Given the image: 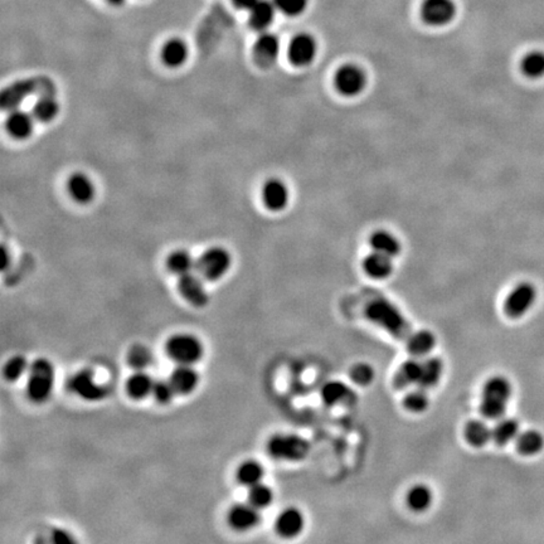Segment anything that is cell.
I'll use <instances>...</instances> for the list:
<instances>
[{
    "mask_svg": "<svg viewBox=\"0 0 544 544\" xmlns=\"http://www.w3.org/2000/svg\"><path fill=\"white\" fill-rule=\"evenodd\" d=\"M54 82L46 76H35L25 80L14 82L3 90L0 101L4 110H14L29 96L56 95Z\"/></svg>",
    "mask_w": 544,
    "mask_h": 544,
    "instance_id": "cell-1",
    "label": "cell"
},
{
    "mask_svg": "<svg viewBox=\"0 0 544 544\" xmlns=\"http://www.w3.org/2000/svg\"><path fill=\"white\" fill-rule=\"evenodd\" d=\"M365 315L372 323L387 330L391 336L397 339H406L411 336V328L408 321L391 301L386 299L371 301L365 309Z\"/></svg>",
    "mask_w": 544,
    "mask_h": 544,
    "instance_id": "cell-2",
    "label": "cell"
},
{
    "mask_svg": "<svg viewBox=\"0 0 544 544\" xmlns=\"http://www.w3.org/2000/svg\"><path fill=\"white\" fill-rule=\"evenodd\" d=\"M512 396L510 382L502 376L492 377L483 388L480 412L487 420H499L507 411Z\"/></svg>",
    "mask_w": 544,
    "mask_h": 544,
    "instance_id": "cell-3",
    "label": "cell"
},
{
    "mask_svg": "<svg viewBox=\"0 0 544 544\" xmlns=\"http://www.w3.org/2000/svg\"><path fill=\"white\" fill-rule=\"evenodd\" d=\"M56 372L52 363L46 358L35 359L29 367L27 394L33 402L42 403L49 398L54 386Z\"/></svg>",
    "mask_w": 544,
    "mask_h": 544,
    "instance_id": "cell-4",
    "label": "cell"
},
{
    "mask_svg": "<svg viewBox=\"0 0 544 544\" xmlns=\"http://www.w3.org/2000/svg\"><path fill=\"white\" fill-rule=\"evenodd\" d=\"M310 446L297 434H275L267 442V451L272 458L285 461H299L307 458Z\"/></svg>",
    "mask_w": 544,
    "mask_h": 544,
    "instance_id": "cell-5",
    "label": "cell"
},
{
    "mask_svg": "<svg viewBox=\"0 0 544 544\" xmlns=\"http://www.w3.org/2000/svg\"><path fill=\"white\" fill-rule=\"evenodd\" d=\"M231 255L222 247L206 249L196 261V270L201 278L217 281L226 275L231 267Z\"/></svg>",
    "mask_w": 544,
    "mask_h": 544,
    "instance_id": "cell-6",
    "label": "cell"
},
{
    "mask_svg": "<svg viewBox=\"0 0 544 544\" xmlns=\"http://www.w3.org/2000/svg\"><path fill=\"white\" fill-rule=\"evenodd\" d=\"M167 354L178 365H189L203 357V344L197 336L191 334H175L167 342Z\"/></svg>",
    "mask_w": 544,
    "mask_h": 544,
    "instance_id": "cell-7",
    "label": "cell"
},
{
    "mask_svg": "<svg viewBox=\"0 0 544 544\" xmlns=\"http://www.w3.org/2000/svg\"><path fill=\"white\" fill-rule=\"evenodd\" d=\"M67 387L72 394L78 396L80 398L90 402L104 400L107 396V389L102 384H100L93 373L88 371L77 372L71 377L67 383Z\"/></svg>",
    "mask_w": 544,
    "mask_h": 544,
    "instance_id": "cell-8",
    "label": "cell"
},
{
    "mask_svg": "<svg viewBox=\"0 0 544 544\" xmlns=\"http://www.w3.org/2000/svg\"><path fill=\"white\" fill-rule=\"evenodd\" d=\"M537 299V290L529 283H523L512 290L505 304L504 310L509 318H521L533 307Z\"/></svg>",
    "mask_w": 544,
    "mask_h": 544,
    "instance_id": "cell-9",
    "label": "cell"
},
{
    "mask_svg": "<svg viewBox=\"0 0 544 544\" xmlns=\"http://www.w3.org/2000/svg\"><path fill=\"white\" fill-rule=\"evenodd\" d=\"M420 12L425 23L441 27L455 18L456 4L454 0H423Z\"/></svg>",
    "mask_w": 544,
    "mask_h": 544,
    "instance_id": "cell-10",
    "label": "cell"
},
{
    "mask_svg": "<svg viewBox=\"0 0 544 544\" xmlns=\"http://www.w3.org/2000/svg\"><path fill=\"white\" fill-rule=\"evenodd\" d=\"M178 290L191 307H203L208 304V294L203 285L202 280L193 272L179 276Z\"/></svg>",
    "mask_w": 544,
    "mask_h": 544,
    "instance_id": "cell-11",
    "label": "cell"
},
{
    "mask_svg": "<svg viewBox=\"0 0 544 544\" xmlns=\"http://www.w3.org/2000/svg\"><path fill=\"white\" fill-rule=\"evenodd\" d=\"M336 85L339 93L345 96H354L365 88V73L353 64L343 66L336 73Z\"/></svg>",
    "mask_w": 544,
    "mask_h": 544,
    "instance_id": "cell-12",
    "label": "cell"
},
{
    "mask_svg": "<svg viewBox=\"0 0 544 544\" xmlns=\"http://www.w3.org/2000/svg\"><path fill=\"white\" fill-rule=\"evenodd\" d=\"M280 52L278 38L272 33H262L254 46V59L262 69H268L276 62Z\"/></svg>",
    "mask_w": 544,
    "mask_h": 544,
    "instance_id": "cell-13",
    "label": "cell"
},
{
    "mask_svg": "<svg viewBox=\"0 0 544 544\" xmlns=\"http://www.w3.org/2000/svg\"><path fill=\"white\" fill-rule=\"evenodd\" d=\"M289 58L295 66H307L313 61L317 53V43L312 35L302 33L291 40L289 45Z\"/></svg>",
    "mask_w": 544,
    "mask_h": 544,
    "instance_id": "cell-14",
    "label": "cell"
},
{
    "mask_svg": "<svg viewBox=\"0 0 544 544\" xmlns=\"http://www.w3.org/2000/svg\"><path fill=\"white\" fill-rule=\"evenodd\" d=\"M260 521L259 509L252 504H238L228 513V523L236 531H249Z\"/></svg>",
    "mask_w": 544,
    "mask_h": 544,
    "instance_id": "cell-15",
    "label": "cell"
},
{
    "mask_svg": "<svg viewBox=\"0 0 544 544\" xmlns=\"http://www.w3.org/2000/svg\"><path fill=\"white\" fill-rule=\"evenodd\" d=\"M6 131L14 139H27L33 133L35 117L24 111L14 109L6 119Z\"/></svg>",
    "mask_w": 544,
    "mask_h": 544,
    "instance_id": "cell-16",
    "label": "cell"
},
{
    "mask_svg": "<svg viewBox=\"0 0 544 544\" xmlns=\"http://www.w3.org/2000/svg\"><path fill=\"white\" fill-rule=\"evenodd\" d=\"M264 203L271 211H281L289 202V191L281 180L270 179L262 191Z\"/></svg>",
    "mask_w": 544,
    "mask_h": 544,
    "instance_id": "cell-17",
    "label": "cell"
},
{
    "mask_svg": "<svg viewBox=\"0 0 544 544\" xmlns=\"http://www.w3.org/2000/svg\"><path fill=\"white\" fill-rule=\"evenodd\" d=\"M67 189L71 197L81 204L91 202L96 193L93 180L83 173L72 174L67 182Z\"/></svg>",
    "mask_w": 544,
    "mask_h": 544,
    "instance_id": "cell-18",
    "label": "cell"
},
{
    "mask_svg": "<svg viewBox=\"0 0 544 544\" xmlns=\"http://www.w3.org/2000/svg\"><path fill=\"white\" fill-rule=\"evenodd\" d=\"M169 381L173 384L177 394H189L197 388L199 377L189 365H179L174 369Z\"/></svg>",
    "mask_w": 544,
    "mask_h": 544,
    "instance_id": "cell-19",
    "label": "cell"
},
{
    "mask_svg": "<svg viewBox=\"0 0 544 544\" xmlns=\"http://www.w3.org/2000/svg\"><path fill=\"white\" fill-rule=\"evenodd\" d=\"M321 398L328 406L354 405L357 396L342 382H329L321 388Z\"/></svg>",
    "mask_w": 544,
    "mask_h": 544,
    "instance_id": "cell-20",
    "label": "cell"
},
{
    "mask_svg": "<svg viewBox=\"0 0 544 544\" xmlns=\"http://www.w3.org/2000/svg\"><path fill=\"white\" fill-rule=\"evenodd\" d=\"M304 528V516L296 508H288L280 513L276 521V531L281 537L292 538Z\"/></svg>",
    "mask_w": 544,
    "mask_h": 544,
    "instance_id": "cell-21",
    "label": "cell"
},
{
    "mask_svg": "<svg viewBox=\"0 0 544 544\" xmlns=\"http://www.w3.org/2000/svg\"><path fill=\"white\" fill-rule=\"evenodd\" d=\"M189 49L186 42L180 38H172L164 43L162 48V59L168 67L177 69L186 64Z\"/></svg>",
    "mask_w": 544,
    "mask_h": 544,
    "instance_id": "cell-22",
    "label": "cell"
},
{
    "mask_svg": "<svg viewBox=\"0 0 544 544\" xmlns=\"http://www.w3.org/2000/svg\"><path fill=\"white\" fill-rule=\"evenodd\" d=\"M276 11L278 9L273 4V1L259 0V3L249 11V19L251 28L255 30H265L268 28L275 19Z\"/></svg>",
    "mask_w": 544,
    "mask_h": 544,
    "instance_id": "cell-23",
    "label": "cell"
},
{
    "mask_svg": "<svg viewBox=\"0 0 544 544\" xmlns=\"http://www.w3.org/2000/svg\"><path fill=\"white\" fill-rule=\"evenodd\" d=\"M421 363L417 359H410L401 365L400 369L394 377V387L396 389H406L412 384H417L421 374Z\"/></svg>",
    "mask_w": 544,
    "mask_h": 544,
    "instance_id": "cell-24",
    "label": "cell"
},
{
    "mask_svg": "<svg viewBox=\"0 0 544 544\" xmlns=\"http://www.w3.org/2000/svg\"><path fill=\"white\" fill-rule=\"evenodd\" d=\"M392 257L379 254V252H373L369 256H367L363 267L365 272L373 278H386L392 273L394 265H392Z\"/></svg>",
    "mask_w": 544,
    "mask_h": 544,
    "instance_id": "cell-25",
    "label": "cell"
},
{
    "mask_svg": "<svg viewBox=\"0 0 544 544\" xmlns=\"http://www.w3.org/2000/svg\"><path fill=\"white\" fill-rule=\"evenodd\" d=\"M154 382L150 376L143 371H136L133 376L129 377L126 382L128 394L134 400H143L153 392Z\"/></svg>",
    "mask_w": 544,
    "mask_h": 544,
    "instance_id": "cell-26",
    "label": "cell"
},
{
    "mask_svg": "<svg viewBox=\"0 0 544 544\" xmlns=\"http://www.w3.org/2000/svg\"><path fill=\"white\" fill-rule=\"evenodd\" d=\"M442 369H444V365L439 358L431 357V358L423 360L421 363V374H420V379L417 383L418 387L423 388V389L434 387L440 381Z\"/></svg>",
    "mask_w": 544,
    "mask_h": 544,
    "instance_id": "cell-27",
    "label": "cell"
},
{
    "mask_svg": "<svg viewBox=\"0 0 544 544\" xmlns=\"http://www.w3.org/2000/svg\"><path fill=\"white\" fill-rule=\"evenodd\" d=\"M544 447V437L539 431L528 430L516 436V450L524 456H533L542 451Z\"/></svg>",
    "mask_w": 544,
    "mask_h": 544,
    "instance_id": "cell-28",
    "label": "cell"
},
{
    "mask_svg": "<svg viewBox=\"0 0 544 544\" xmlns=\"http://www.w3.org/2000/svg\"><path fill=\"white\" fill-rule=\"evenodd\" d=\"M434 343H436V339L431 331L420 330V331H416L415 334L408 336L407 349L413 357L420 358L423 355H427L434 349Z\"/></svg>",
    "mask_w": 544,
    "mask_h": 544,
    "instance_id": "cell-29",
    "label": "cell"
},
{
    "mask_svg": "<svg viewBox=\"0 0 544 544\" xmlns=\"http://www.w3.org/2000/svg\"><path fill=\"white\" fill-rule=\"evenodd\" d=\"M465 439L474 447H483L487 445L489 441L492 440V430H490L487 423L474 420L470 421L465 427Z\"/></svg>",
    "mask_w": 544,
    "mask_h": 544,
    "instance_id": "cell-30",
    "label": "cell"
},
{
    "mask_svg": "<svg viewBox=\"0 0 544 544\" xmlns=\"http://www.w3.org/2000/svg\"><path fill=\"white\" fill-rule=\"evenodd\" d=\"M59 105L54 95H45L35 101L32 115L37 122H49L58 115Z\"/></svg>",
    "mask_w": 544,
    "mask_h": 544,
    "instance_id": "cell-31",
    "label": "cell"
},
{
    "mask_svg": "<svg viewBox=\"0 0 544 544\" xmlns=\"http://www.w3.org/2000/svg\"><path fill=\"white\" fill-rule=\"evenodd\" d=\"M519 434V423L514 418H503L492 429V441L498 446H505Z\"/></svg>",
    "mask_w": 544,
    "mask_h": 544,
    "instance_id": "cell-32",
    "label": "cell"
},
{
    "mask_svg": "<svg viewBox=\"0 0 544 544\" xmlns=\"http://www.w3.org/2000/svg\"><path fill=\"white\" fill-rule=\"evenodd\" d=\"M167 267H168L169 271L174 275L183 276V275L191 272L193 268H196V261L193 260V257L188 251L178 249L168 256Z\"/></svg>",
    "mask_w": 544,
    "mask_h": 544,
    "instance_id": "cell-33",
    "label": "cell"
},
{
    "mask_svg": "<svg viewBox=\"0 0 544 544\" xmlns=\"http://www.w3.org/2000/svg\"><path fill=\"white\" fill-rule=\"evenodd\" d=\"M371 246L373 251L383 254L388 257H394V256L400 254L398 241L387 232L379 231L372 235Z\"/></svg>",
    "mask_w": 544,
    "mask_h": 544,
    "instance_id": "cell-34",
    "label": "cell"
},
{
    "mask_svg": "<svg viewBox=\"0 0 544 544\" xmlns=\"http://www.w3.org/2000/svg\"><path fill=\"white\" fill-rule=\"evenodd\" d=\"M264 478V468L255 460H247L238 466L237 479L242 485L254 487Z\"/></svg>",
    "mask_w": 544,
    "mask_h": 544,
    "instance_id": "cell-35",
    "label": "cell"
},
{
    "mask_svg": "<svg viewBox=\"0 0 544 544\" xmlns=\"http://www.w3.org/2000/svg\"><path fill=\"white\" fill-rule=\"evenodd\" d=\"M432 502V492L426 485H416L407 494V504L415 512L427 509Z\"/></svg>",
    "mask_w": 544,
    "mask_h": 544,
    "instance_id": "cell-36",
    "label": "cell"
},
{
    "mask_svg": "<svg viewBox=\"0 0 544 544\" xmlns=\"http://www.w3.org/2000/svg\"><path fill=\"white\" fill-rule=\"evenodd\" d=\"M521 71L529 78H540L544 76V52L533 51L521 61Z\"/></svg>",
    "mask_w": 544,
    "mask_h": 544,
    "instance_id": "cell-37",
    "label": "cell"
},
{
    "mask_svg": "<svg viewBox=\"0 0 544 544\" xmlns=\"http://www.w3.org/2000/svg\"><path fill=\"white\" fill-rule=\"evenodd\" d=\"M153 360L150 349L141 344H136L130 348L128 353V363L135 371H143L149 367Z\"/></svg>",
    "mask_w": 544,
    "mask_h": 544,
    "instance_id": "cell-38",
    "label": "cell"
},
{
    "mask_svg": "<svg viewBox=\"0 0 544 544\" xmlns=\"http://www.w3.org/2000/svg\"><path fill=\"white\" fill-rule=\"evenodd\" d=\"M273 500V492L271 489L259 483L254 487H249V502L257 509H265Z\"/></svg>",
    "mask_w": 544,
    "mask_h": 544,
    "instance_id": "cell-39",
    "label": "cell"
},
{
    "mask_svg": "<svg viewBox=\"0 0 544 544\" xmlns=\"http://www.w3.org/2000/svg\"><path fill=\"white\" fill-rule=\"evenodd\" d=\"M403 406L408 411L415 412V413L425 411L429 406V396L426 394V389L420 387L407 394L403 400Z\"/></svg>",
    "mask_w": 544,
    "mask_h": 544,
    "instance_id": "cell-40",
    "label": "cell"
},
{
    "mask_svg": "<svg viewBox=\"0 0 544 544\" xmlns=\"http://www.w3.org/2000/svg\"><path fill=\"white\" fill-rule=\"evenodd\" d=\"M28 368L27 359L22 355H16L9 359L4 365V377L8 381H17L20 377L23 376Z\"/></svg>",
    "mask_w": 544,
    "mask_h": 544,
    "instance_id": "cell-41",
    "label": "cell"
},
{
    "mask_svg": "<svg viewBox=\"0 0 544 544\" xmlns=\"http://www.w3.org/2000/svg\"><path fill=\"white\" fill-rule=\"evenodd\" d=\"M276 9L285 16L296 17L301 13L305 12L307 6V0H272Z\"/></svg>",
    "mask_w": 544,
    "mask_h": 544,
    "instance_id": "cell-42",
    "label": "cell"
},
{
    "mask_svg": "<svg viewBox=\"0 0 544 544\" xmlns=\"http://www.w3.org/2000/svg\"><path fill=\"white\" fill-rule=\"evenodd\" d=\"M151 394L155 397V400L162 403V405H167L170 401L173 400L174 396L177 394L175 389H174L173 384L170 381H155L154 382V387H153V392Z\"/></svg>",
    "mask_w": 544,
    "mask_h": 544,
    "instance_id": "cell-43",
    "label": "cell"
},
{
    "mask_svg": "<svg viewBox=\"0 0 544 544\" xmlns=\"http://www.w3.org/2000/svg\"><path fill=\"white\" fill-rule=\"evenodd\" d=\"M374 378V371L371 365L358 363L350 369V379L358 386H368Z\"/></svg>",
    "mask_w": 544,
    "mask_h": 544,
    "instance_id": "cell-44",
    "label": "cell"
},
{
    "mask_svg": "<svg viewBox=\"0 0 544 544\" xmlns=\"http://www.w3.org/2000/svg\"><path fill=\"white\" fill-rule=\"evenodd\" d=\"M233 6L238 9H244V11H251L254 6L259 3V0H232Z\"/></svg>",
    "mask_w": 544,
    "mask_h": 544,
    "instance_id": "cell-45",
    "label": "cell"
},
{
    "mask_svg": "<svg viewBox=\"0 0 544 544\" xmlns=\"http://www.w3.org/2000/svg\"><path fill=\"white\" fill-rule=\"evenodd\" d=\"M53 540L57 543H64V542H71L72 538H71L69 533L64 532V531H56L53 533Z\"/></svg>",
    "mask_w": 544,
    "mask_h": 544,
    "instance_id": "cell-46",
    "label": "cell"
},
{
    "mask_svg": "<svg viewBox=\"0 0 544 544\" xmlns=\"http://www.w3.org/2000/svg\"><path fill=\"white\" fill-rule=\"evenodd\" d=\"M1 270L3 271H6V267H8V265H9V262H11V260H9V252H8V249H6V246H3L1 247Z\"/></svg>",
    "mask_w": 544,
    "mask_h": 544,
    "instance_id": "cell-47",
    "label": "cell"
},
{
    "mask_svg": "<svg viewBox=\"0 0 544 544\" xmlns=\"http://www.w3.org/2000/svg\"><path fill=\"white\" fill-rule=\"evenodd\" d=\"M106 1L114 6H122L125 3V0H106Z\"/></svg>",
    "mask_w": 544,
    "mask_h": 544,
    "instance_id": "cell-48",
    "label": "cell"
}]
</instances>
